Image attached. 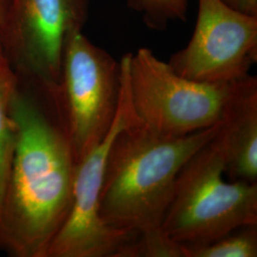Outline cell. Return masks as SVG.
<instances>
[{
	"label": "cell",
	"mask_w": 257,
	"mask_h": 257,
	"mask_svg": "<svg viewBox=\"0 0 257 257\" xmlns=\"http://www.w3.org/2000/svg\"><path fill=\"white\" fill-rule=\"evenodd\" d=\"M236 81L209 83L185 78L148 48L128 54L134 112L143 125L162 135L179 137L215 125Z\"/></svg>",
	"instance_id": "4"
},
{
	"label": "cell",
	"mask_w": 257,
	"mask_h": 257,
	"mask_svg": "<svg viewBox=\"0 0 257 257\" xmlns=\"http://www.w3.org/2000/svg\"><path fill=\"white\" fill-rule=\"evenodd\" d=\"M17 93L18 143L0 205V249L46 257L71 209L76 162L57 90Z\"/></svg>",
	"instance_id": "1"
},
{
	"label": "cell",
	"mask_w": 257,
	"mask_h": 257,
	"mask_svg": "<svg viewBox=\"0 0 257 257\" xmlns=\"http://www.w3.org/2000/svg\"><path fill=\"white\" fill-rule=\"evenodd\" d=\"M233 9L249 16H257V0H223Z\"/></svg>",
	"instance_id": "13"
},
{
	"label": "cell",
	"mask_w": 257,
	"mask_h": 257,
	"mask_svg": "<svg viewBox=\"0 0 257 257\" xmlns=\"http://www.w3.org/2000/svg\"><path fill=\"white\" fill-rule=\"evenodd\" d=\"M121 90V67L76 30L65 44L59 96L76 164L108 135Z\"/></svg>",
	"instance_id": "6"
},
{
	"label": "cell",
	"mask_w": 257,
	"mask_h": 257,
	"mask_svg": "<svg viewBox=\"0 0 257 257\" xmlns=\"http://www.w3.org/2000/svg\"><path fill=\"white\" fill-rule=\"evenodd\" d=\"M183 250L184 257H256L257 226L242 227L210 244Z\"/></svg>",
	"instance_id": "11"
},
{
	"label": "cell",
	"mask_w": 257,
	"mask_h": 257,
	"mask_svg": "<svg viewBox=\"0 0 257 257\" xmlns=\"http://www.w3.org/2000/svg\"><path fill=\"white\" fill-rule=\"evenodd\" d=\"M224 175V159L212 138L177 175L162 224L168 238L181 248L197 247L257 226V183L228 182Z\"/></svg>",
	"instance_id": "3"
},
{
	"label": "cell",
	"mask_w": 257,
	"mask_h": 257,
	"mask_svg": "<svg viewBox=\"0 0 257 257\" xmlns=\"http://www.w3.org/2000/svg\"><path fill=\"white\" fill-rule=\"evenodd\" d=\"M197 1L193 37L168 64L176 74L200 82H231L247 76L257 61V16L223 0Z\"/></svg>",
	"instance_id": "8"
},
{
	"label": "cell",
	"mask_w": 257,
	"mask_h": 257,
	"mask_svg": "<svg viewBox=\"0 0 257 257\" xmlns=\"http://www.w3.org/2000/svg\"><path fill=\"white\" fill-rule=\"evenodd\" d=\"M219 122L167 136L135 120L114 138L105 166L99 213L112 230L138 239L134 257H184L162 224L185 163L215 136Z\"/></svg>",
	"instance_id": "2"
},
{
	"label": "cell",
	"mask_w": 257,
	"mask_h": 257,
	"mask_svg": "<svg viewBox=\"0 0 257 257\" xmlns=\"http://www.w3.org/2000/svg\"><path fill=\"white\" fill-rule=\"evenodd\" d=\"M19 88V74L4 57H0V205L18 143L19 128L13 105Z\"/></svg>",
	"instance_id": "10"
},
{
	"label": "cell",
	"mask_w": 257,
	"mask_h": 257,
	"mask_svg": "<svg viewBox=\"0 0 257 257\" xmlns=\"http://www.w3.org/2000/svg\"><path fill=\"white\" fill-rule=\"evenodd\" d=\"M9 3L10 0H0V57H4L3 52H2V46H1V35H2V30L4 26L8 7H9Z\"/></svg>",
	"instance_id": "14"
},
{
	"label": "cell",
	"mask_w": 257,
	"mask_h": 257,
	"mask_svg": "<svg viewBox=\"0 0 257 257\" xmlns=\"http://www.w3.org/2000/svg\"><path fill=\"white\" fill-rule=\"evenodd\" d=\"M88 0H10L1 35L4 58L28 82L60 85L65 44L82 30Z\"/></svg>",
	"instance_id": "7"
},
{
	"label": "cell",
	"mask_w": 257,
	"mask_h": 257,
	"mask_svg": "<svg viewBox=\"0 0 257 257\" xmlns=\"http://www.w3.org/2000/svg\"><path fill=\"white\" fill-rule=\"evenodd\" d=\"M121 90L115 118L108 135L76 166L73 200L46 257H132L138 239L112 230L102 220L99 202L110 146L123 128L137 119L128 83V55L120 60Z\"/></svg>",
	"instance_id": "5"
},
{
	"label": "cell",
	"mask_w": 257,
	"mask_h": 257,
	"mask_svg": "<svg viewBox=\"0 0 257 257\" xmlns=\"http://www.w3.org/2000/svg\"><path fill=\"white\" fill-rule=\"evenodd\" d=\"M230 181L257 183V78L238 79L213 138Z\"/></svg>",
	"instance_id": "9"
},
{
	"label": "cell",
	"mask_w": 257,
	"mask_h": 257,
	"mask_svg": "<svg viewBox=\"0 0 257 257\" xmlns=\"http://www.w3.org/2000/svg\"><path fill=\"white\" fill-rule=\"evenodd\" d=\"M189 0H128L131 9L139 12L148 27L162 31L174 20H186Z\"/></svg>",
	"instance_id": "12"
}]
</instances>
